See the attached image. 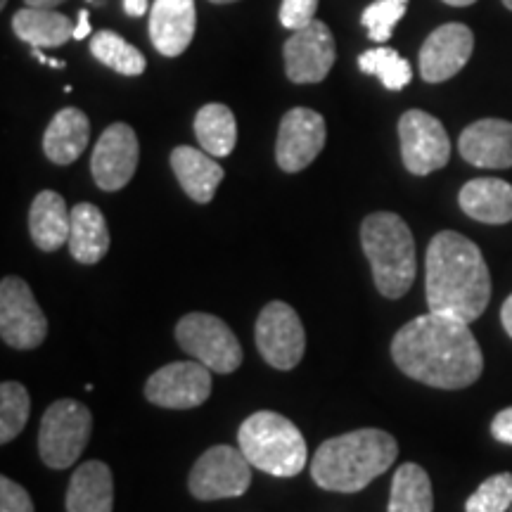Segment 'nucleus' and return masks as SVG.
<instances>
[{
    "mask_svg": "<svg viewBox=\"0 0 512 512\" xmlns=\"http://www.w3.org/2000/svg\"><path fill=\"white\" fill-rule=\"evenodd\" d=\"M458 202L460 209L479 223L503 226L512 221V185L501 178H475L465 183Z\"/></svg>",
    "mask_w": 512,
    "mask_h": 512,
    "instance_id": "4be33fe9",
    "label": "nucleus"
},
{
    "mask_svg": "<svg viewBox=\"0 0 512 512\" xmlns=\"http://www.w3.org/2000/svg\"><path fill=\"white\" fill-rule=\"evenodd\" d=\"M88 10H81L79 12V24H76L74 29V41H83L86 36H91V22H88Z\"/></svg>",
    "mask_w": 512,
    "mask_h": 512,
    "instance_id": "c9c22d12",
    "label": "nucleus"
},
{
    "mask_svg": "<svg viewBox=\"0 0 512 512\" xmlns=\"http://www.w3.org/2000/svg\"><path fill=\"white\" fill-rule=\"evenodd\" d=\"M503 5H505V8H508V10H512V0H503Z\"/></svg>",
    "mask_w": 512,
    "mask_h": 512,
    "instance_id": "79ce46f5",
    "label": "nucleus"
},
{
    "mask_svg": "<svg viewBox=\"0 0 512 512\" xmlns=\"http://www.w3.org/2000/svg\"><path fill=\"white\" fill-rule=\"evenodd\" d=\"M399 456V444L389 432L356 430L323 441L311 460V477L320 489L356 494L377 479Z\"/></svg>",
    "mask_w": 512,
    "mask_h": 512,
    "instance_id": "7ed1b4c3",
    "label": "nucleus"
},
{
    "mask_svg": "<svg viewBox=\"0 0 512 512\" xmlns=\"http://www.w3.org/2000/svg\"><path fill=\"white\" fill-rule=\"evenodd\" d=\"M0 337L12 349H36L48 337L46 313L17 275H5L0 283Z\"/></svg>",
    "mask_w": 512,
    "mask_h": 512,
    "instance_id": "9d476101",
    "label": "nucleus"
},
{
    "mask_svg": "<svg viewBox=\"0 0 512 512\" xmlns=\"http://www.w3.org/2000/svg\"><path fill=\"white\" fill-rule=\"evenodd\" d=\"M408 10V0H375L361 15V24L368 29V36L375 43L389 41L396 24L401 22Z\"/></svg>",
    "mask_w": 512,
    "mask_h": 512,
    "instance_id": "7c9ffc66",
    "label": "nucleus"
},
{
    "mask_svg": "<svg viewBox=\"0 0 512 512\" xmlns=\"http://www.w3.org/2000/svg\"><path fill=\"white\" fill-rule=\"evenodd\" d=\"M512 505V475L501 472L484 479L479 489L467 498L465 512H505Z\"/></svg>",
    "mask_w": 512,
    "mask_h": 512,
    "instance_id": "2f4dec72",
    "label": "nucleus"
},
{
    "mask_svg": "<svg viewBox=\"0 0 512 512\" xmlns=\"http://www.w3.org/2000/svg\"><path fill=\"white\" fill-rule=\"evenodd\" d=\"M446 5H453V8H467V5H475L477 0H444Z\"/></svg>",
    "mask_w": 512,
    "mask_h": 512,
    "instance_id": "ea45409f",
    "label": "nucleus"
},
{
    "mask_svg": "<svg viewBox=\"0 0 512 512\" xmlns=\"http://www.w3.org/2000/svg\"><path fill=\"white\" fill-rule=\"evenodd\" d=\"M124 10L128 17H143L147 12V0H124Z\"/></svg>",
    "mask_w": 512,
    "mask_h": 512,
    "instance_id": "e433bc0d",
    "label": "nucleus"
},
{
    "mask_svg": "<svg viewBox=\"0 0 512 512\" xmlns=\"http://www.w3.org/2000/svg\"><path fill=\"white\" fill-rule=\"evenodd\" d=\"M475 34L465 24L451 22L434 29L420 48V74L427 83L453 79L470 62Z\"/></svg>",
    "mask_w": 512,
    "mask_h": 512,
    "instance_id": "dca6fc26",
    "label": "nucleus"
},
{
    "mask_svg": "<svg viewBox=\"0 0 512 512\" xmlns=\"http://www.w3.org/2000/svg\"><path fill=\"white\" fill-rule=\"evenodd\" d=\"M403 166L413 176H427L444 169L451 159V140L444 124L422 110H408L399 119Z\"/></svg>",
    "mask_w": 512,
    "mask_h": 512,
    "instance_id": "9b49d317",
    "label": "nucleus"
},
{
    "mask_svg": "<svg viewBox=\"0 0 512 512\" xmlns=\"http://www.w3.org/2000/svg\"><path fill=\"white\" fill-rule=\"evenodd\" d=\"M176 339L185 354H190L211 373L228 375L242 366V347L226 320L211 313H188L178 320Z\"/></svg>",
    "mask_w": 512,
    "mask_h": 512,
    "instance_id": "0eeeda50",
    "label": "nucleus"
},
{
    "mask_svg": "<svg viewBox=\"0 0 512 512\" xmlns=\"http://www.w3.org/2000/svg\"><path fill=\"white\" fill-rule=\"evenodd\" d=\"M256 349L268 366L292 370L302 363L306 332L299 313L285 302H271L261 309L254 328Z\"/></svg>",
    "mask_w": 512,
    "mask_h": 512,
    "instance_id": "1a4fd4ad",
    "label": "nucleus"
},
{
    "mask_svg": "<svg viewBox=\"0 0 512 512\" xmlns=\"http://www.w3.org/2000/svg\"><path fill=\"white\" fill-rule=\"evenodd\" d=\"M91 140V121L76 107H64L43 133V152L57 166L74 164Z\"/></svg>",
    "mask_w": 512,
    "mask_h": 512,
    "instance_id": "412c9836",
    "label": "nucleus"
},
{
    "mask_svg": "<svg viewBox=\"0 0 512 512\" xmlns=\"http://www.w3.org/2000/svg\"><path fill=\"white\" fill-rule=\"evenodd\" d=\"M64 0H27V8H46V10H55L57 5H62Z\"/></svg>",
    "mask_w": 512,
    "mask_h": 512,
    "instance_id": "58836bf2",
    "label": "nucleus"
},
{
    "mask_svg": "<svg viewBox=\"0 0 512 512\" xmlns=\"http://www.w3.org/2000/svg\"><path fill=\"white\" fill-rule=\"evenodd\" d=\"M285 72L292 83H320L330 74L335 64L337 50L335 38L328 24L311 22L309 27L294 31L292 38H287L285 48Z\"/></svg>",
    "mask_w": 512,
    "mask_h": 512,
    "instance_id": "2eb2a0df",
    "label": "nucleus"
},
{
    "mask_svg": "<svg viewBox=\"0 0 512 512\" xmlns=\"http://www.w3.org/2000/svg\"><path fill=\"white\" fill-rule=\"evenodd\" d=\"M211 394V370L200 361H174L145 382V399L159 408L188 411L202 406Z\"/></svg>",
    "mask_w": 512,
    "mask_h": 512,
    "instance_id": "f8f14e48",
    "label": "nucleus"
},
{
    "mask_svg": "<svg viewBox=\"0 0 512 512\" xmlns=\"http://www.w3.org/2000/svg\"><path fill=\"white\" fill-rule=\"evenodd\" d=\"M91 53L95 60L121 76H140L145 72V55L136 46L124 41L114 31H100L91 38Z\"/></svg>",
    "mask_w": 512,
    "mask_h": 512,
    "instance_id": "cd10ccee",
    "label": "nucleus"
},
{
    "mask_svg": "<svg viewBox=\"0 0 512 512\" xmlns=\"http://www.w3.org/2000/svg\"><path fill=\"white\" fill-rule=\"evenodd\" d=\"M361 245L382 297L401 299L415 283V240L392 211H375L361 223Z\"/></svg>",
    "mask_w": 512,
    "mask_h": 512,
    "instance_id": "20e7f679",
    "label": "nucleus"
},
{
    "mask_svg": "<svg viewBox=\"0 0 512 512\" xmlns=\"http://www.w3.org/2000/svg\"><path fill=\"white\" fill-rule=\"evenodd\" d=\"M5 5H8V0H0V8H5Z\"/></svg>",
    "mask_w": 512,
    "mask_h": 512,
    "instance_id": "37998d69",
    "label": "nucleus"
},
{
    "mask_svg": "<svg viewBox=\"0 0 512 512\" xmlns=\"http://www.w3.org/2000/svg\"><path fill=\"white\" fill-rule=\"evenodd\" d=\"M458 150L467 164L479 169H510L512 121L479 119L460 133Z\"/></svg>",
    "mask_w": 512,
    "mask_h": 512,
    "instance_id": "f3484780",
    "label": "nucleus"
},
{
    "mask_svg": "<svg viewBox=\"0 0 512 512\" xmlns=\"http://www.w3.org/2000/svg\"><path fill=\"white\" fill-rule=\"evenodd\" d=\"M238 446L256 470L287 479L297 477L309 460L299 427L273 411H259L242 422Z\"/></svg>",
    "mask_w": 512,
    "mask_h": 512,
    "instance_id": "39448f33",
    "label": "nucleus"
},
{
    "mask_svg": "<svg viewBox=\"0 0 512 512\" xmlns=\"http://www.w3.org/2000/svg\"><path fill=\"white\" fill-rule=\"evenodd\" d=\"M195 0H155L150 12V38L157 53L178 57L195 36Z\"/></svg>",
    "mask_w": 512,
    "mask_h": 512,
    "instance_id": "a211bd4d",
    "label": "nucleus"
},
{
    "mask_svg": "<svg viewBox=\"0 0 512 512\" xmlns=\"http://www.w3.org/2000/svg\"><path fill=\"white\" fill-rule=\"evenodd\" d=\"M0 512H34L29 491L10 477H0Z\"/></svg>",
    "mask_w": 512,
    "mask_h": 512,
    "instance_id": "72a5a7b5",
    "label": "nucleus"
},
{
    "mask_svg": "<svg viewBox=\"0 0 512 512\" xmlns=\"http://www.w3.org/2000/svg\"><path fill=\"white\" fill-rule=\"evenodd\" d=\"M470 323L427 311L392 339V358L403 375L427 387L465 389L479 380L484 356Z\"/></svg>",
    "mask_w": 512,
    "mask_h": 512,
    "instance_id": "f257e3e1",
    "label": "nucleus"
},
{
    "mask_svg": "<svg viewBox=\"0 0 512 512\" xmlns=\"http://www.w3.org/2000/svg\"><path fill=\"white\" fill-rule=\"evenodd\" d=\"M318 0H283L280 5V24L290 31H299L316 22Z\"/></svg>",
    "mask_w": 512,
    "mask_h": 512,
    "instance_id": "473e14b6",
    "label": "nucleus"
},
{
    "mask_svg": "<svg viewBox=\"0 0 512 512\" xmlns=\"http://www.w3.org/2000/svg\"><path fill=\"white\" fill-rule=\"evenodd\" d=\"M114 479L102 460H88L76 467L67 489V512H112Z\"/></svg>",
    "mask_w": 512,
    "mask_h": 512,
    "instance_id": "5701e85b",
    "label": "nucleus"
},
{
    "mask_svg": "<svg viewBox=\"0 0 512 512\" xmlns=\"http://www.w3.org/2000/svg\"><path fill=\"white\" fill-rule=\"evenodd\" d=\"M29 233L41 252H57L60 247L69 245L72 209H67V202L60 192H38L29 209Z\"/></svg>",
    "mask_w": 512,
    "mask_h": 512,
    "instance_id": "aec40b11",
    "label": "nucleus"
},
{
    "mask_svg": "<svg viewBox=\"0 0 512 512\" xmlns=\"http://www.w3.org/2000/svg\"><path fill=\"white\" fill-rule=\"evenodd\" d=\"M31 413L29 392L19 382L0 384V444H10L27 427Z\"/></svg>",
    "mask_w": 512,
    "mask_h": 512,
    "instance_id": "c756f323",
    "label": "nucleus"
},
{
    "mask_svg": "<svg viewBox=\"0 0 512 512\" xmlns=\"http://www.w3.org/2000/svg\"><path fill=\"white\" fill-rule=\"evenodd\" d=\"M197 143L211 157H228L238 143V121L230 107L221 102H209L195 117Z\"/></svg>",
    "mask_w": 512,
    "mask_h": 512,
    "instance_id": "a878e982",
    "label": "nucleus"
},
{
    "mask_svg": "<svg viewBox=\"0 0 512 512\" xmlns=\"http://www.w3.org/2000/svg\"><path fill=\"white\" fill-rule=\"evenodd\" d=\"M140 159L138 136L128 124L107 126L98 138L93 157H91V174L100 190L117 192L124 185L131 183L136 176Z\"/></svg>",
    "mask_w": 512,
    "mask_h": 512,
    "instance_id": "4468645a",
    "label": "nucleus"
},
{
    "mask_svg": "<svg viewBox=\"0 0 512 512\" xmlns=\"http://www.w3.org/2000/svg\"><path fill=\"white\" fill-rule=\"evenodd\" d=\"M434 496L430 475L418 463H406L394 472L387 512H432Z\"/></svg>",
    "mask_w": 512,
    "mask_h": 512,
    "instance_id": "bb28decb",
    "label": "nucleus"
},
{
    "mask_svg": "<svg viewBox=\"0 0 512 512\" xmlns=\"http://www.w3.org/2000/svg\"><path fill=\"white\" fill-rule=\"evenodd\" d=\"M425 297L434 313L472 323L491 299V275L482 249L465 235L441 230L425 256Z\"/></svg>",
    "mask_w": 512,
    "mask_h": 512,
    "instance_id": "f03ea898",
    "label": "nucleus"
},
{
    "mask_svg": "<svg viewBox=\"0 0 512 512\" xmlns=\"http://www.w3.org/2000/svg\"><path fill=\"white\" fill-rule=\"evenodd\" d=\"M211 3H216V5H226V3H238V0H211Z\"/></svg>",
    "mask_w": 512,
    "mask_h": 512,
    "instance_id": "a19ab883",
    "label": "nucleus"
},
{
    "mask_svg": "<svg viewBox=\"0 0 512 512\" xmlns=\"http://www.w3.org/2000/svg\"><path fill=\"white\" fill-rule=\"evenodd\" d=\"M72 19L46 8H24L12 17V31L31 48H60L74 38Z\"/></svg>",
    "mask_w": 512,
    "mask_h": 512,
    "instance_id": "393cba45",
    "label": "nucleus"
},
{
    "mask_svg": "<svg viewBox=\"0 0 512 512\" xmlns=\"http://www.w3.org/2000/svg\"><path fill=\"white\" fill-rule=\"evenodd\" d=\"M171 169H174L185 195L197 204L214 200L216 190H219L223 176H226V171L221 169V164L209 152L190 145H181L171 152Z\"/></svg>",
    "mask_w": 512,
    "mask_h": 512,
    "instance_id": "6ab92c4d",
    "label": "nucleus"
},
{
    "mask_svg": "<svg viewBox=\"0 0 512 512\" xmlns=\"http://www.w3.org/2000/svg\"><path fill=\"white\" fill-rule=\"evenodd\" d=\"M325 138L328 131H325L323 114L309 107H294L280 121L275 162L285 174H299L323 152Z\"/></svg>",
    "mask_w": 512,
    "mask_h": 512,
    "instance_id": "ddd939ff",
    "label": "nucleus"
},
{
    "mask_svg": "<svg viewBox=\"0 0 512 512\" xmlns=\"http://www.w3.org/2000/svg\"><path fill=\"white\" fill-rule=\"evenodd\" d=\"M358 69L363 74H373L382 81L387 91H403L413 79L411 64L396 53L394 48H375L358 55Z\"/></svg>",
    "mask_w": 512,
    "mask_h": 512,
    "instance_id": "c85d7f7f",
    "label": "nucleus"
},
{
    "mask_svg": "<svg viewBox=\"0 0 512 512\" xmlns=\"http://www.w3.org/2000/svg\"><path fill=\"white\" fill-rule=\"evenodd\" d=\"M501 323H503L505 332H508V335L512 337V294L508 299H505L503 306H501Z\"/></svg>",
    "mask_w": 512,
    "mask_h": 512,
    "instance_id": "4c0bfd02",
    "label": "nucleus"
},
{
    "mask_svg": "<svg viewBox=\"0 0 512 512\" xmlns=\"http://www.w3.org/2000/svg\"><path fill=\"white\" fill-rule=\"evenodd\" d=\"M93 430V415L86 406L74 399L50 403L43 413L38 432V453L53 470H67L86 451Z\"/></svg>",
    "mask_w": 512,
    "mask_h": 512,
    "instance_id": "423d86ee",
    "label": "nucleus"
},
{
    "mask_svg": "<svg viewBox=\"0 0 512 512\" xmlns=\"http://www.w3.org/2000/svg\"><path fill=\"white\" fill-rule=\"evenodd\" d=\"M252 484V463L245 453L233 446H211L192 465L188 486L190 494L200 501L238 498L247 494Z\"/></svg>",
    "mask_w": 512,
    "mask_h": 512,
    "instance_id": "6e6552de",
    "label": "nucleus"
},
{
    "mask_svg": "<svg viewBox=\"0 0 512 512\" xmlns=\"http://www.w3.org/2000/svg\"><path fill=\"white\" fill-rule=\"evenodd\" d=\"M110 249V228L105 214L91 202H79L72 207V233H69V252L79 264L93 266Z\"/></svg>",
    "mask_w": 512,
    "mask_h": 512,
    "instance_id": "b1692460",
    "label": "nucleus"
},
{
    "mask_svg": "<svg viewBox=\"0 0 512 512\" xmlns=\"http://www.w3.org/2000/svg\"><path fill=\"white\" fill-rule=\"evenodd\" d=\"M491 437L501 444H510L512 446V406L505 408L491 422Z\"/></svg>",
    "mask_w": 512,
    "mask_h": 512,
    "instance_id": "f704fd0d",
    "label": "nucleus"
}]
</instances>
